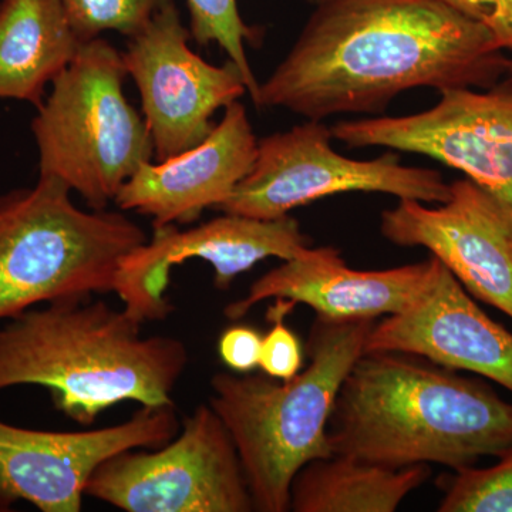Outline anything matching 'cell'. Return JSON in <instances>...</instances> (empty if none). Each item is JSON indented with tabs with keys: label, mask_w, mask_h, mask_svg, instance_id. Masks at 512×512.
Returning <instances> with one entry per match:
<instances>
[{
	"label": "cell",
	"mask_w": 512,
	"mask_h": 512,
	"mask_svg": "<svg viewBox=\"0 0 512 512\" xmlns=\"http://www.w3.org/2000/svg\"><path fill=\"white\" fill-rule=\"evenodd\" d=\"M312 15L256 107L306 120L379 114L407 90L493 89L503 50L450 0H312Z\"/></svg>",
	"instance_id": "1"
},
{
	"label": "cell",
	"mask_w": 512,
	"mask_h": 512,
	"mask_svg": "<svg viewBox=\"0 0 512 512\" xmlns=\"http://www.w3.org/2000/svg\"><path fill=\"white\" fill-rule=\"evenodd\" d=\"M328 440L333 454L366 463L456 471L512 448V403L424 357L363 353L340 386Z\"/></svg>",
	"instance_id": "2"
},
{
	"label": "cell",
	"mask_w": 512,
	"mask_h": 512,
	"mask_svg": "<svg viewBox=\"0 0 512 512\" xmlns=\"http://www.w3.org/2000/svg\"><path fill=\"white\" fill-rule=\"evenodd\" d=\"M143 323L104 301L66 298L0 325V392L46 387L59 412L80 426L123 402L173 406L187 346L141 336Z\"/></svg>",
	"instance_id": "3"
},
{
	"label": "cell",
	"mask_w": 512,
	"mask_h": 512,
	"mask_svg": "<svg viewBox=\"0 0 512 512\" xmlns=\"http://www.w3.org/2000/svg\"><path fill=\"white\" fill-rule=\"evenodd\" d=\"M376 320L316 316L309 365L289 380L218 372L210 406L237 447L254 510L291 511L293 478L316 458L333 456L328 424L343 380L365 353Z\"/></svg>",
	"instance_id": "4"
},
{
	"label": "cell",
	"mask_w": 512,
	"mask_h": 512,
	"mask_svg": "<svg viewBox=\"0 0 512 512\" xmlns=\"http://www.w3.org/2000/svg\"><path fill=\"white\" fill-rule=\"evenodd\" d=\"M146 231L121 212L84 211L52 177L0 195V325L37 305L114 292Z\"/></svg>",
	"instance_id": "5"
},
{
	"label": "cell",
	"mask_w": 512,
	"mask_h": 512,
	"mask_svg": "<svg viewBox=\"0 0 512 512\" xmlns=\"http://www.w3.org/2000/svg\"><path fill=\"white\" fill-rule=\"evenodd\" d=\"M126 76L110 42L83 43L32 121L40 177L62 181L92 210H106L154 156L146 120L124 94Z\"/></svg>",
	"instance_id": "6"
},
{
	"label": "cell",
	"mask_w": 512,
	"mask_h": 512,
	"mask_svg": "<svg viewBox=\"0 0 512 512\" xmlns=\"http://www.w3.org/2000/svg\"><path fill=\"white\" fill-rule=\"evenodd\" d=\"M332 138V128L308 120L258 140L247 177L217 210L275 220L343 192H382L424 204H443L450 197V184L439 171L402 165L394 151L353 160L333 150Z\"/></svg>",
	"instance_id": "7"
},
{
	"label": "cell",
	"mask_w": 512,
	"mask_h": 512,
	"mask_svg": "<svg viewBox=\"0 0 512 512\" xmlns=\"http://www.w3.org/2000/svg\"><path fill=\"white\" fill-rule=\"evenodd\" d=\"M86 495L126 512L255 511L234 440L208 403L170 443L107 458Z\"/></svg>",
	"instance_id": "8"
},
{
	"label": "cell",
	"mask_w": 512,
	"mask_h": 512,
	"mask_svg": "<svg viewBox=\"0 0 512 512\" xmlns=\"http://www.w3.org/2000/svg\"><path fill=\"white\" fill-rule=\"evenodd\" d=\"M333 138L352 148L420 154L466 175L512 217V89H454L436 106L400 117L339 121Z\"/></svg>",
	"instance_id": "9"
},
{
	"label": "cell",
	"mask_w": 512,
	"mask_h": 512,
	"mask_svg": "<svg viewBox=\"0 0 512 512\" xmlns=\"http://www.w3.org/2000/svg\"><path fill=\"white\" fill-rule=\"evenodd\" d=\"M190 29L174 2L158 10L146 28L128 37L123 63L136 83L157 161L201 143L220 109L248 93L234 62H205L191 49Z\"/></svg>",
	"instance_id": "10"
},
{
	"label": "cell",
	"mask_w": 512,
	"mask_h": 512,
	"mask_svg": "<svg viewBox=\"0 0 512 512\" xmlns=\"http://www.w3.org/2000/svg\"><path fill=\"white\" fill-rule=\"evenodd\" d=\"M180 430L175 404L141 406L124 423L96 430H32L0 420V512L18 501L42 512H80L87 483L107 458L164 446Z\"/></svg>",
	"instance_id": "11"
},
{
	"label": "cell",
	"mask_w": 512,
	"mask_h": 512,
	"mask_svg": "<svg viewBox=\"0 0 512 512\" xmlns=\"http://www.w3.org/2000/svg\"><path fill=\"white\" fill-rule=\"evenodd\" d=\"M311 248L301 225L291 217L259 220L227 214L185 231L177 225L154 229L153 238L124 259L114 293L124 311L140 322L161 320L173 308L165 298L171 269L188 259H202L214 269V285L228 291L238 275L268 258H299Z\"/></svg>",
	"instance_id": "12"
},
{
	"label": "cell",
	"mask_w": 512,
	"mask_h": 512,
	"mask_svg": "<svg viewBox=\"0 0 512 512\" xmlns=\"http://www.w3.org/2000/svg\"><path fill=\"white\" fill-rule=\"evenodd\" d=\"M380 231L397 247L426 248L471 296L512 319V217L476 183L454 181L439 207L399 200Z\"/></svg>",
	"instance_id": "13"
},
{
	"label": "cell",
	"mask_w": 512,
	"mask_h": 512,
	"mask_svg": "<svg viewBox=\"0 0 512 512\" xmlns=\"http://www.w3.org/2000/svg\"><path fill=\"white\" fill-rule=\"evenodd\" d=\"M402 352L476 373L512 393V333L491 319L437 259L423 291L403 312L375 323L365 353Z\"/></svg>",
	"instance_id": "14"
},
{
	"label": "cell",
	"mask_w": 512,
	"mask_h": 512,
	"mask_svg": "<svg viewBox=\"0 0 512 512\" xmlns=\"http://www.w3.org/2000/svg\"><path fill=\"white\" fill-rule=\"evenodd\" d=\"M258 138L239 101L225 107L224 116L201 143L156 164L144 163L121 187L114 204L153 220V227L190 224L207 208L231 197L247 177Z\"/></svg>",
	"instance_id": "15"
},
{
	"label": "cell",
	"mask_w": 512,
	"mask_h": 512,
	"mask_svg": "<svg viewBox=\"0 0 512 512\" xmlns=\"http://www.w3.org/2000/svg\"><path fill=\"white\" fill-rule=\"evenodd\" d=\"M437 265L436 256L382 271H357L338 249L309 248L256 279L247 296L224 309L228 319L244 318L258 303L284 299L306 305L332 320L373 319L403 312L423 291Z\"/></svg>",
	"instance_id": "16"
},
{
	"label": "cell",
	"mask_w": 512,
	"mask_h": 512,
	"mask_svg": "<svg viewBox=\"0 0 512 512\" xmlns=\"http://www.w3.org/2000/svg\"><path fill=\"white\" fill-rule=\"evenodd\" d=\"M82 45L60 0H0V99L39 109Z\"/></svg>",
	"instance_id": "17"
},
{
	"label": "cell",
	"mask_w": 512,
	"mask_h": 512,
	"mask_svg": "<svg viewBox=\"0 0 512 512\" xmlns=\"http://www.w3.org/2000/svg\"><path fill=\"white\" fill-rule=\"evenodd\" d=\"M430 474L429 464L389 468L343 454L316 458L293 478L291 511L393 512Z\"/></svg>",
	"instance_id": "18"
},
{
	"label": "cell",
	"mask_w": 512,
	"mask_h": 512,
	"mask_svg": "<svg viewBox=\"0 0 512 512\" xmlns=\"http://www.w3.org/2000/svg\"><path fill=\"white\" fill-rule=\"evenodd\" d=\"M439 512H512V448L491 467H466L437 480Z\"/></svg>",
	"instance_id": "19"
},
{
	"label": "cell",
	"mask_w": 512,
	"mask_h": 512,
	"mask_svg": "<svg viewBox=\"0 0 512 512\" xmlns=\"http://www.w3.org/2000/svg\"><path fill=\"white\" fill-rule=\"evenodd\" d=\"M187 6L191 39L200 46L217 43L238 67L255 103L259 83L245 52V43L255 39V32L241 18L237 0H187Z\"/></svg>",
	"instance_id": "20"
},
{
	"label": "cell",
	"mask_w": 512,
	"mask_h": 512,
	"mask_svg": "<svg viewBox=\"0 0 512 512\" xmlns=\"http://www.w3.org/2000/svg\"><path fill=\"white\" fill-rule=\"evenodd\" d=\"M83 43L104 32L131 37L146 28L154 15L174 0H60Z\"/></svg>",
	"instance_id": "21"
},
{
	"label": "cell",
	"mask_w": 512,
	"mask_h": 512,
	"mask_svg": "<svg viewBox=\"0 0 512 512\" xmlns=\"http://www.w3.org/2000/svg\"><path fill=\"white\" fill-rule=\"evenodd\" d=\"M269 306V332L262 338L259 367L266 376L289 380L298 375L303 367V348L296 333L286 325V316L296 305L284 299H274Z\"/></svg>",
	"instance_id": "22"
},
{
	"label": "cell",
	"mask_w": 512,
	"mask_h": 512,
	"mask_svg": "<svg viewBox=\"0 0 512 512\" xmlns=\"http://www.w3.org/2000/svg\"><path fill=\"white\" fill-rule=\"evenodd\" d=\"M262 338L252 326H229L218 340V355L231 372L247 375L259 367Z\"/></svg>",
	"instance_id": "23"
},
{
	"label": "cell",
	"mask_w": 512,
	"mask_h": 512,
	"mask_svg": "<svg viewBox=\"0 0 512 512\" xmlns=\"http://www.w3.org/2000/svg\"><path fill=\"white\" fill-rule=\"evenodd\" d=\"M484 23L498 49L512 52V0H491L490 13Z\"/></svg>",
	"instance_id": "24"
},
{
	"label": "cell",
	"mask_w": 512,
	"mask_h": 512,
	"mask_svg": "<svg viewBox=\"0 0 512 512\" xmlns=\"http://www.w3.org/2000/svg\"><path fill=\"white\" fill-rule=\"evenodd\" d=\"M457 8L464 10L468 15L483 20L490 13L491 0H450Z\"/></svg>",
	"instance_id": "25"
},
{
	"label": "cell",
	"mask_w": 512,
	"mask_h": 512,
	"mask_svg": "<svg viewBox=\"0 0 512 512\" xmlns=\"http://www.w3.org/2000/svg\"><path fill=\"white\" fill-rule=\"evenodd\" d=\"M498 84L512 89V59L505 60L503 79Z\"/></svg>",
	"instance_id": "26"
}]
</instances>
